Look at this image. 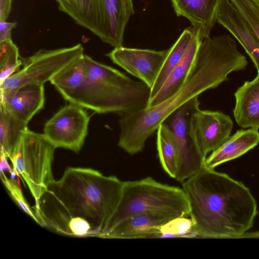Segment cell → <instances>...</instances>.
Instances as JSON below:
<instances>
[{
  "instance_id": "cell-27",
  "label": "cell",
  "mask_w": 259,
  "mask_h": 259,
  "mask_svg": "<svg viewBox=\"0 0 259 259\" xmlns=\"http://www.w3.org/2000/svg\"><path fill=\"white\" fill-rule=\"evenodd\" d=\"M259 39V6L253 0H230Z\"/></svg>"
},
{
  "instance_id": "cell-13",
  "label": "cell",
  "mask_w": 259,
  "mask_h": 259,
  "mask_svg": "<svg viewBox=\"0 0 259 259\" xmlns=\"http://www.w3.org/2000/svg\"><path fill=\"white\" fill-rule=\"evenodd\" d=\"M0 91V104L25 124L28 125L32 117L44 107L43 84H27Z\"/></svg>"
},
{
  "instance_id": "cell-8",
  "label": "cell",
  "mask_w": 259,
  "mask_h": 259,
  "mask_svg": "<svg viewBox=\"0 0 259 259\" xmlns=\"http://www.w3.org/2000/svg\"><path fill=\"white\" fill-rule=\"evenodd\" d=\"M81 44L52 50L40 49L23 59V67L0 82V90L27 84H43L83 54Z\"/></svg>"
},
{
  "instance_id": "cell-24",
  "label": "cell",
  "mask_w": 259,
  "mask_h": 259,
  "mask_svg": "<svg viewBox=\"0 0 259 259\" xmlns=\"http://www.w3.org/2000/svg\"><path fill=\"white\" fill-rule=\"evenodd\" d=\"M19 49L12 40L0 41V82L20 70Z\"/></svg>"
},
{
  "instance_id": "cell-2",
  "label": "cell",
  "mask_w": 259,
  "mask_h": 259,
  "mask_svg": "<svg viewBox=\"0 0 259 259\" xmlns=\"http://www.w3.org/2000/svg\"><path fill=\"white\" fill-rule=\"evenodd\" d=\"M248 62L228 34L204 38L193 67L182 87L164 101L120 117L118 146L127 153L142 152L147 140L174 111L207 90L219 86L233 71L244 70Z\"/></svg>"
},
{
  "instance_id": "cell-10",
  "label": "cell",
  "mask_w": 259,
  "mask_h": 259,
  "mask_svg": "<svg viewBox=\"0 0 259 259\" xmlns=\"http://www.w3.org/2000/svg\"><path fill=\"white\" fill-rule=\"evenodd\" d=\"M89 122L84 108L69 103L45 123L43 134L56 148L78 153L88 135Z\"/></svg>"
},
{
  "instance_id": "cell-1",
  "label": "cell",
  "mask_w": 259,
  "mask_h": 259,
  "mask_svg": "<svg viewBox=\"0 0 259 259\" xmlns=\"http://www.w3.org/2000/svg\"><path fill=\"white\" fill-rule=\"evenodd\" d=\"M124 181L82 167H68L33 207L39 224L72 237H100L119 202Z\"/></svg>"
},
{
  "instance_id": "cell-15",
  "label": "cell",
  "mask_w": 259,
  "mask_h": 259,
  "mask_svg": "<svg viewBox=\"0 0 259 259\" xmlns=\"http://www.w3.org/2000/svg\"><path fill=\"white\" fill-rule=\"evenodd\" d=\"M217 22L239 42L259 72V39L230 0H221Z\"/></svg>"
},
{
  "instance_id": "cell-7",
  "label": "cell",
  "mask_w": 259,
  "mask_h": 259,
  "mask_svg": "<svg viewBox=\"0 0 259 259\" xmlns=\"http://www.w3.org/2000/svg\"><path fill=\"white\" fill-rule=\"evenodd\" d=\"M55 149L44 134L27 128L9 158L13 172L23 178L35 202L54 180L52 165Z\"/></svg>"
},
{
  "instance_id": "cell-25",
  "label": "cell",
  "mask_w": 259,
  "mask_h": 259,
  "mask_svg": "<svg viewBox=\"0 0 259 259\" xmlns=\"http://www.w3.org/2000/svg\"><path fill=\"white\" fill-rule=\"evenodd\" d=\"M193 223L190 217H178L163 225L159 238L196 237Z\"/></svg>"
},
{
  "instance_id": "cell-9",
  "label": "cell",
  "mask_w": 259,
  "mask_h": 259,
  "mask_svg": "<svg viewBox=\"0 0 259 259\" xmlns=\"http://www.w3.org/2000/svg\"><path fill=\"white\" fill-rule=\"evenodd\" d=\"M198 97L179 107L165 120L171 130L177 148V171L175 179L183 183L199 171L205 165L206 157L198 150L191 133L194 112L199 109Z\"/></svg>"
},
{
  "instance_id": "cell-30",
  "label": "cell",
  "mask_w": 259,
  "mask_h": 259,
  "mask_svg": "<svg viewBox=\"0 0 259 259\" xmlns=\"http://www.w3.org/2000/svg\"><path fill=\"white\" fill-rule=\"evenodd\" d=\"M241 238H259V231L256 232H245L241 235L238 239Z\"/></svg>"
},
{
  "instance_id": "cell-18",
  "label": "cell",
  "mask_w": 259,
  "mask_h": 259,
  "mask_svg": "<svg viewBox=\"0 0 259 259\" xmlns=\"http://www.w3.org/2000/svg\"><path fill=\"white\" fill-rule=\"evenodd\" d=\"M233 115L240 127L259 129V72L251 81H246L234 94Z\"/></svg>"
},
{
  "instance_id": "cell-26",
  "label": "cell",
  "mask_w": 259,
  "mask_h": 259,
  "mask_svg": "<svg viewBox=\"0 0 259 259\" xmlns=\"http://www.w3.org/2000/svg\"><path fill=\"white\" fill-rule=\"evenodd\" d=\"M1 177L3 183L13 200L24 211L39 224L33 208L30 207L25 199L19 184H18L13 179H9L4 172L1 171Z\"/></svg>"
},
{
  "instance_id": "cell-29",
  "label": "cell",
  "mask_w": 259,
  "mask_h": 259,
  "mask_svg": "<svg viewBox=\"0 0 259 259\" xmlns=\"http://www.w3.org/2000/svg\"><path fill=\"white\" fill-rule=\"evenodd\" d=\"M12 0H0V20L6 21L11 12Z\"/></svg>"
},
{
  "instance_id": "cell-23",
  "label": "cell",
  "mask_w": 259,
  "mask_h": 259,
  "mask_svg": "<svg viewBox=\"0 0 259 259\" xmlns=\"http://www.w3.org/2000/svg\"><path fill=\"white\" fill-rule=\"evenodd\" d=\"M157 147L160 163L163 169L175 179L177 171V152L173 133L163 122L157 130Z\"/></svg>"
},
{
  "instance_id": "cell-6",
  "label": "cell",
  "mask_w": 259,
  "mask_h": 259,
  "mask_svg": "<svg viewBox=\"0 0 259 259\" xmlns=\"http://www.w3.org/2000/svg\"><path fill=\"white\" fill-rule=\"evenodd\" d=\"M58 9L114 48L122 46L133 0H54Z\"/></svg>"
},
{
  "instance_id": "cell-5",
  "label": "cell",
  "mask_w": 259,
  "mask_h": 259,
  "mask_svg": "<svg viewBox=\"0 0 259 259\" xmlns=\"http://www.w3.org/2000/svg\"><path fill=\"white\" fill-rule=\"evenodd\" d=\"M142 213L190 217L188 200L182 188L161 183L150 177L124 181L118 205L100 238L124 219Z\"/></svg>"
},
{
  "instance_id": "cell-22",
  "label": "cell",
  "mask_w": 259,
  "mask_h": 259,
  "mask_svg": "<svg viewBox=\"0 0 259 259\" xmlns=\"http://www.w3.org/2000/svg\"><path fill=\"white\" fill-rule=\"evenodd\" d=\"M27 125L21 122L0 104L1 153L8 158L14 153Z\"/></svg>"
},
{
  "instance_id": "cell-20",
  "label": "cell",
  "mask_w": 259,
  "mask_h": 259,
  "mask_svg": "<svg viewBox=\"0 0 259 259\" xmlns=\"http://www.w3.org/2000/svg\"><path fill=\"white\" fill-rule=\"evenodd\" d=\"M194 28L191 27L183 31L179 38L168 49V52L158 77L151 89L152 99L161 89L170 73L183 57L191 41Z\"/></svg>"
},
{
  "instance_id": "cell-3",
  "label": "cell",
  "mask_w": 259,
  "mask_h": 259,
  "mask_svg": "<svg viewBox=\"0 0 259 259\" xmlns=\"http://www.w3.org/2000/svg\"><path fill=\"white\" fill-rule=\"evenodd\" d=\"M196 237L238 239L258 213L249 189L205 165L182 183Z\"/></svg>"
},
{
  "instance_id": "cell-4",
  "label": "cell",
  "mask_w": 259,
  "mask_h": 259,
  "mask_svg": "<svg viewBox=\"0 0 259 259\" xmlns=\"http://www.w3.org/2000/svg\"><path fill=\"white\" fill-rule=\"evenodd\" d=\"M88 74L74 90L61 94L70 103L99 114L115 113L121 117L148 107L151 88L142 81L86 55Z\"/></svg>"
},
{
  "instance_id": "cell-11",
  "label": "cell",
  "mask_w": 259,
  "mask_h": 259,
  "mask_svg": "<svg viewBox=\"0 0 259 259\" xmlns=\"http://www.w3.org/2000/svg\"><path fill=\"white\" fill-rule=\"evenodd\" d=\"M233 122L230 117L218 111L202 110L193 114L191 133L201 154L207 155L222 145L230 137Z\"/></svg>"
},
{
  "instance_id": "cell-17",
  "label": "cell",
  "mask_w": 259,
  "mask_h": 259,
  "mask_svg": "<svg viewBox=\"0 0 259 259\" xmlns=\"http://www.w3.org/2000/svg\"><path fill=\"white\" fill-rule=\"evenodd\" d=\"M198 31L194 29L190 44L183 57L173 69L147 107L158 105L176 93L184 84L193 67L202 41Z\"/></svg>"
},
{
  "instance_id": "cell-21",
  "label": "cell",
  "mask_w": 259,
  "mask_h": 259,
  "mask_svg": "<svg viewBox=\"0 0 259 259\" xmlns=\"http://www.w3.org/2000/svg\"><path fill=\"white\" fill-rule=\"evenodd\" d=\"M88 70L85 55L83 54L58 72L50 82L60 94L71 91L84 82Z\"/></svg>"
},
{
  "instance_id": "cell-31",
  "label": "cell",
  "mask_w": 259,
  "mask_h": 259,
  "mask_svg": "<svg viewBox=\"0 0 259 259\" xmlns=\"http://www.w3.org/2000/svg\"><path fill=\"white\" fill-rule=\"evenodd\" d=\"M259 6V0H253Z\"/></svg>"
},
{
  "instance_id": "cell-14",
  "label": "cell",
  "mask_w": 259,
  "mask_h": 259,
  "mask_svg": "<svg viewBox=\"0 0 259 259\" xmlns=\"http://www.w3.org/2000/svg\"><path fill=\"white\" fill-rule=\"evenodd\" d=\"M177 218L155 213H142L128 217L104 233L102 238H158L160 228Z\"/></svg>"
},
{
  "instance_id": "cell-16",
  "label": "cell",
  "mask_w": 259,
  "mask_h": 259,
  "mask_svg": "<svg viewBox=\"0 0 259 259\" xmlns=\"http://www.w3.org/2000/svg\"><path fill=\"white\" fill-rule=\"evenodd\" d=\"M178 16L188 19L192 27L198 31L200 37L209 36L217 21L221 0H170Z\"/></svg>"
},
{
  "instance_id": "cell-12",
  "label": "cell",
  "mask_w": 259,
  "mask_h": 259,
  "mask_svg": "<svg viewBox=\"0 0 259 259\" xmlns=\"http://www.w3.org/2000/svg\"><path fill=\"white\" fill-rule=\"evenodd\" d=\"M168 52L125 48H114L106 54L115 64L133 76L146 83L149 88L153 86Z\"/></svg>"
},
{
  "instance_id": "cell-28",
  "label": "cell",
  "mask_w": 259,
  "mask_h": 259,
  "mask_svg": "<svg viewBox=\"0 0 259 259\" xmlns=\"http://www.w3.org/2000/svg\"><path fill=\"white\" fill-rule=\"evenodd\" d=\"M17 23L0 20V41L12 39V30L16 27Z\"/></svg>"
},
{
  "instance_id": "cell-19",
  "label": "cell",
  "mask_w": 259,
  "mask_h": 259,
  "mask_svg": "<svg viewBox=\"0 0 259 259\" xmlns=\"http://www.w3.org/2000/svg\"><path fill=\"white\" fill-rule=\"evenodd\" d=\"M258 144V130L249 128L238 130L206 158L205 165L214 169L221 164L244 154Z\"/></svg>"
}]
</instances>
